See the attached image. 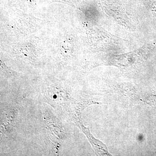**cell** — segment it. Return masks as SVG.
<instances>
[{"label": "cell", "instance_id": "6da1fadb", "mask_svg": "<svg viewBox=\"0 0 156 156\" xmlns=\"http://www.w3.org/2000/svg\"><path fill=\"white\" fill-rule=\"evenodd\" d=\"M106 14L116 22L128 27L131 25L130 21L126 12L122 9L106 5L105 7Z\"/></svg>", "mask_w": 156, "mask_h": 156}, {"label": "cell", "instance_id": "7a4b0ae2", "mask_svg": "<svg viewBox=\"0 0 156 156\" xmlns=\"http://www.w3.org/2000/svg\"><path fill=\"white\" fill-rule=\"evenodd\" d=\"M151 8L153 13L156 15V0H153L151 5Z\"/></svg>", "mask_w": 156, "mask_h": 156}]
</instances>
